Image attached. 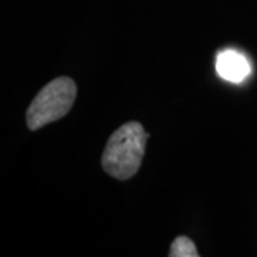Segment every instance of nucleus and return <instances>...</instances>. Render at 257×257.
Here are the masks:
<instances>
[{
  "label": "nucleus",
  "instance_id": "nucleus-2",
  "mask_svg": "<svg viewBox=\"0 0 257 257\" xmlns=\"http://www.w3.org/2000/svg\"><path fill=\"white\" fill-rule=\"evenodd\" d=\"M77 94L76 83L69 77H57L37 93L26 111L30 130H37L64 117L73 106Z\"/></svg>",
  "mask_w": 257,
  "mask_h": 257
},
{
  "label": "nucleus",
  "instance_id": "nucleus-4",
  "mask_svg": "<svg viewBox=\"0 0 257 257\" xmlns=\"http://www.w3.org/2000/svg\"><path fill=\"white\" fill-rule=\"evenodd\" d=\"M169 256L170 257H197L199 256V251L194 246L192 240L189 237H176L175 241L172 243L170 246V251H169Z\"/></svg>",
  "mask_w": 257,
  "mask_h": 257
},
{
  "label": "nucleus",
  "instance_id": "nucleus-1",
  "mask_svg": "<svg viewBox=\"0 0 257 257\" xmlns=\"http://www.w3.org/2000/svg\"><path fill=\"white\" fill-rule=\"evenodd\" d=\"M149 136L150 135L138 121L120 126L109 138L104 147L101 156L104 172L119 180L133 177L142 165Z\"/></svg>",
  "mask_w": 257,
  "mask_h": 257
},
{
  "label": "nucleus",
  "instance_id": "nucleus-3",
  "mask_svg": "<svg viewBox=\"0 0 257 257\" xmlns=\"http://www.w3.org/2000/svg\"><path fill=\"white\" fill-rule=\"evenodd\" d=\"M217 72L223 79L229 82H241L250 73V64L247 59L234 50H226L217 57Z\"/></svg>",
  "mask_w": 257,
  "mask_h": 257
}]
</instances>
